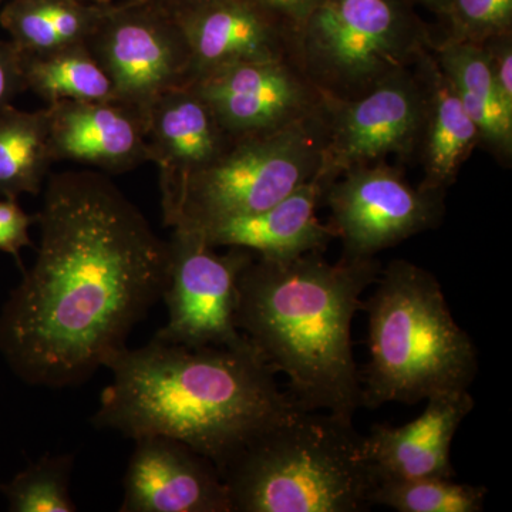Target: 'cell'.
I'll return each mask as SVG.
<instances>
[{
  "instance_id": "cell-1",
  "label": "cell",
  "mask_w": 512,
  "mask_h": 512,
  "mask_svg": "<svg viewBox=\"0 0 512 512\" xmlns=\"http://www.w3.org/2000/svg\"><path fill=\"white\" fill-rule=\"evenodd\" d=\"M36 222L35 264L0 309V355L29 386H82L163 298L168 244L94 171L52 175Z\"/></svg>"
},
{
  "instance_id": "cell-2",
  "label": "cell",
  "mask_w": 512,
  "mask_h": 512,
  "mask_svg": "<svg viewBox=\"0 0 512 512\" xmlns=\"http://www.w3.org/2000/svg\"><path fill=\"white\" fill-rule=\"evenodd\" d=\"M96 429L131 440L164 436L210 458L220 471L249 441L299 407L247 338L235 346L185 348L154 339L116 353Z\"/></svg>"
},
{
  "instance_id": "cell-3",
  "label": "cell",
  "mask_w": 512,
  "mask_h": 512,
  "mask_svg": "<svg viewBox=\"0 0 512 512\" xmlns=\"http://www.w3.org/2000/svg\"><path fill=\"white\" fill-rule=\"evenodd\" d=\"M380 271L376 258L332 264L323 252H309L291 259L255 255L242 272L237 328L285 375L301 409L353 420L362 407L352 323Z\"/></svg>"
},
{
  "instance_id": "cell-4",
  "label": "cell",
  "mask_w": 512,
  "mask_h": 512,
  "mask_svg": "<svg viewBox=\"0 0 512 512\" xmlns=\"http://www.w3.org/2000/svg\"><path fill=\"white\" fill-rule=\"evenodd\" d=\"M363 302L369 360L362 407L416 404L436 394L470 390L477 376L476 345L460 328L439 279L404 259L390 262Z\"/></svg>"
},
{
  "instance_id": "cell-5",
  "label": "cell",
  "mask_w": 512,
  "mask_h": 512,
  "mask_svg": "<svg viewBox=\"0 0 512 512\" xmlns=\"http://www.w3.org/2000/svg\"><path fill=\"white\" fill-rule=\"evenodd\" d=\"M232 512H362L377 483L353 420L296 407L221 470Z\"/></svg>"
},
{
  "instance_id": "cell-6",
  "label": "cell",
  "mask_w": 512,
  "mask_h": 512,
  "mask_svg": "<svg viewBox=\"0 0 512 512\" xmlns=\"http://www.w3.org/2000/svg\"><path fill=\"white\" fill-rule=\"evenodd\" d=\"M434 45L413 0H319L293 35L292 60L323 100H355Z\"/></svg>"
},
{
  "instance_id": "cell-7",
  "label": "cell",
  "mask_w": 512,
  "mask_h": 512,
  "mask_svg": "<svg viewBox=\"0 0 512 512\" xmlns=\"http://www.w3.org/2000/svg\"><path fill=\"white\" fill-rule=\"evenodd\" d=\"M323 144V111L272 133L237 138L191 175L168 227H204L268 210L315 180Z\"/></svg>"
},
{
  "instance_id": "cell-8",
  "label": "cell",
  "mask_w": 512,
  "mask_h": 512,
  "mask_svg": "<svg viewBox=\"0 0 512 512\" xmlns=\"http://www.w3.org/2000/svg\"><path fill=\"white\" fill-rule=\"evenodd\" d=\"M86 45L110 77L116 100L144 117L164 94L194 82L181 26L150 0L107 6Z\"/></svg>"
},
{
  "instance_id": "cell-9",
  "label": "cell",
  "mask_w": 512,
  "mask_h": 512,
  "mask_svg": "<svg viewBox=\"0 0 512 512\" xmlns=\"http://www.w3.org/2000/svg\"><path fill=\"white\" fill-rule=\"evenodd\" d=\"M444 192L413 187L399 165H356L323 191L329 225L342 242V258H376L384 249L439 227L446 205Z\"/></svg>"
},
{
  "instance_id": "cell-10",
  "label": "cell",
  "mask_w": 512,
  "mask_h": 512,
  "mask_svg": "<svg viewBox=\"0 0 512 512\" xmlns=\"http://www.w3.org/2000/svg\"><path fill=\"white\" fill-rule=\"evenodd\" d=\"M168 244L163 298L168 319L154 339L185 348L235 346L244 342L235 322L239 278L255 258L231 247L218 254L195 229L174 227Z\"/></svg>"
},
{
  "instance_id": "cell-11",
  "label": "cell",
  "mask_w": 512,
  "mask_h": 512,
  "mask_svg": "<svg viewBox=\"0 0 512 512\" xmlns=\"http://www.w3.org/2000/svg\"><path fill=\"white\" fill-rule=\"evenodd\" d=\"M424 117L426 90L416 66L355 100H325V144L315 180L325 191L356 165L419 157Z\"/></svg>"
},
{
  "instance_id": "cell-12",
  "label": "cell",
  "mask_w": 512,
  "mask_h": 512,
  "mask_svg": "<svg viewBox=\"0 0 512 512\" xmlns=\"http://www.w3.org/2000/svg\"><path fill=\"white\" fill-rule=\"evenodd\" d=\"M192 86L232 140L312 119L325 107L322 94L291 57L225 67L198 77Z\"/></svg>"
},
{
  "instance_id": "cell-13",
  "label": "cell",
  "mask_w": 512,
  "mask_h": 512,
  "mask_svg": "<svg viewBox=\"0 0 512 512\" xmlns=\"http://www.w3.org/2000/svg\"><path fill=\"white\" fill-rule=\"evenodd\" d=\"M120 512H232L220 468L181 441L134 440Z\"/></svg>"
},
{
  "instance_id": "cell-14",
  "label": "cell",
  "mask_w": 512,
  "mask_h": 512,
  "mask_svg": "<svg viewBox=\"0 0 512 512\" xmlns=\"http://www.w3.org/2000/svg\"><path fill=\"white\" fill-rule=\"evenodd\" d=\"M173 15L190 47L194 82L237 64L292 59L293 30L258 0H198Z\"/></svg>"
},
{
  "instance_id": "cell-15",
  "label": "cell",
  "mask_w": 512,
  "mask_h": 512,
  "mask_svg": "<svg viewBox=\"0 0 512 512\" xmlns=\"http://www.w3.org/2000/svg\"><path fill=\"white\" fill-rule=\"evenodd\" d=\"M146 121L148 154L160 171L168 227L191 175L214 163L234 140L192 84L164 94L148 110Z\"/></svg>"
},
{
  "instance_id": "cell-16",
  "label": "cell",
  "mask_w": 512,
  "mask_h": 512,
  "mask_svg": "<svg viewBox=\"0 0 512 512\" xmlns=\"http://www.w3.org/2000/svg\"><path fill=\"white\" fill-rule=\"evenodd\" d=\"M53 160L126 173L148 163L147 121L119 101L63 100L47 104Z\"/></svg>"
},
{
  "instance_id": "cell-17",
  "label": "cell",
  "mask_w": 512,
  "mask_h": 512,
  "mask_svg": "<svg viewBox=\"0 0 512 512\" xmlns=\"http://www.w3.org/2000/svg\"><path fill=\"white\" fill-rule=\"evenodd\" d=\"M474 406L470 390L436 394L416 420L400 427L373 426L363 436V453L377 481L456 477L451 444Z\"/></svg>"
},
{
  "instance_id": "cell-18",
  "label": "cell",
  "mask_w": 512,
  "mask_h": 512,
  "mask_svg": "<svg viewBox=\"0 0 512 512\" xmlns=\"http://www.w3.org/2000/svg\"><path fill=\"white\" fill-rule=\"evenodd\" d=\"M322 198L323 187L313 180L268 210L191 229L211 247L244 248L262 258L325 252L336 237L332 227L318 218Z\"/></svg>"
},
{
  "instance_id": "cell-19",
  "label": "cell",
  "mask_w": 512,
  "mask_h": 512,
  "mask_svg": "<svg viewBox=\"0 0 512 512\" xmlns=\"http://www.w3.org/2000/svg\"><path fill=\"white\" fill-rule=\"evenodd\" d=\"M417 73L426 90V117L419 158L423 190L444 192L456 183L461 167L480 147V133L468 116L456 87L441 69L433 47L420 57Z\"/></svg>"
},
{
  "instance_id": "cell-20",
  "label": "cell",
  "mask_w": 512,
  "mask_h": 512,
  "mask_svg": "<svg viewBox=\"0 0 512 512\" xmlns=\"http://www.w3.org/2000/svg\"><path fill=\"white\" fill-rule=\"evenodd\" d=\"M433 53L480 133V147L503 164L512 163V110L495 86L487 53L478 43L441 39Z\"/></svg>"
},
{
  "instance_id": "cell-21",
  "label": "cell",
  "mask_w": 512,
  "mask_h": 512,
  "mask_svg": "<svg viewBox=\"0 0 512 512\" xmlns=\"http://www.w3.org/2000/svg\"><path fill=\"white\" fill-rule=\"evenodd\" d=\"M107 6L82 0H10L0 12V26L23 55H40L86 43Z\"/></svg>"
},
{
  "instance_id": "cell-22",
  "label": "cell",
  "mask_w": 512,
  "mask_h": 512,
  "mask_svg": "<svg viewBox=\"0 0 512 512\" xmlns=\"http://www.w3.org/2000/svg\"><path fill=\"white\" fill-rule=\"evenodd\" d=\"M53 163L47 107L0 111V197L39 194Z\"/></svg>"
},
{
  "instance_id": "cell-23",
  "label": "cell",
  "mask_w": 512,
  "mask_h": 512,
  "mask_svg": "<svg viewBox=\"0 0 512 512\" xmlns=\"http://www.w3.org/2000/svg\"><path fill=\"white\" fill-rule=\"evenodd\" d=\"M23 79L47 101H117L113 83L86 43L40 55H23Z\"/></svg>"
},
{
  "instance_id": "cell-24",
  "label": "cell",
  "mask_w": 512,
  "mask_h": 512,
  "mask_svg": "<svg viewBox=\"0 0 512 512\" xmlns=\"http://www.w3.org/2000/svg\"><path fill=\"white\" fill-rule=\"evenodd\" d=\"M487 495L484 485L456 483L453 478H386L377 481L370 505L399 512H481Z\"/></svg>"
},
{
  "instance_id": "cell-25",
  "label": "cell",
  "mask_w": 512,
  "mask_h": 512,
  "mask_svg": "<svg viewBox=\"0 0 512 512\" xmlns=\"http://www.w3.org/2000/svg\"><path fill=\"white\" fill-rule=\"evenodd\" d=\"M74 466L72 454L40 457L19 471L0 493L10 512H74L77 505L70 494Z\"/></svg>"
},
{
  "instance_id": "cell-26",
  "label": "cell",
  "mask_w": 512,
  "mask_h": 512,
  "mask_svg": "<svg viewBox=\"0 0 512 512\" xmlns=\"http://www.w3.org/2000/svg\"><path fill=\"white\" fill-rule=\"evenodd\" d=\"M444 39L481 43L512 33V0H448Z\"/></svg>"
},
{
  "instance_id": "cell-27",
  "label": "cell",
  "mask_w": 512,
  "mask_h": 512,
  "mask_svg": "<svg viewBox=\"0 0 512 512\" xmlns=\"http://www.w3.org/2000/svg\"><path fill=\"white\" fill-rule=\"evenodd\" d=\"M36 215H29L20 207L18 200L0 197V252L12 255L20 264V252L32 247L30 227Z\"/></svg>"
},
{
  "instance_id": "cell-28",
  "label": "cell",
  "mask_w": 512,
  "mask_h": 512,
  "mask_svg": "<svg viewBox=\"0 0 512 512\" xmlns=\"http://www.w3.org/2000/svg\"><path fill=\"white\" fill-rule=\"evenodd\" d=\"M487 53L488 66L498 92L512 110V33L481 43Z\"/></svg>"
},
{
  "instance_id": "cell-29",
  "label": "cell",
  "mask_w": 512,
  "mask_h": 512,
  "mask_svg": "<svg viewBox=\"0 0 512 512\" xmlns=\"http://www.w3.org/2000/svg\"><path fill=\"white\" fill-rule=\"evenodd\" d=\"M25 90L22 52L10 40L0 42V111L12 106Z\"/></svg>"
},
{
  "instance_id": "cell-30",
  "label": "cell",
  "mask_w": 512,
  "mask_h": 512,
  "mask_svg": "<svg viewBox=\"0 0 512 512\" xmlns=\"http://www.w3.org/2000/svg\"><path fill=\"white\" fill-rule=\"evenodd\" d=\"M258 2L271 10L279 19L284 20L295 35L296 30L301 28L312 10L316 8L319 0H258Z\"/></svg>"
},
{
  "instance_id": "cell-31",
  "label": "cell",
  "mask_w": 512,
  "mask_h": 512,
  "mask_svg": "<svg viewBox=\"0 0 512 512\" xmlns=\"http://www.w3.org/2000/svg\"><path fill=\"white\" fill-rule=\"evenodd\" d=\"M150 2L156 3L160 8L168 10L170 13H175L178 10L187 8L192 3L198 2V0H150Z\"/></svg>"
},
{
  "instance_id": "cell-32",
  "label": "cell",
  "mask_w": 512,
  "mask_h": 512,
  "mask_svg": "<svg viewBox=\"0 0 512 512\" xmlns=\"http://www.w3.org/2000/svg\"><path fill=\"white\" fill-rule=\"evenodd\" d=\"M417 2H420L424 8H427L431 10V12L436 13V15L441 16V18H443L448 5V0H417Z\"/></svg>"
},
{
  "instance_id": "cell-33",
  "label": "cell",
  "mask_w": 512,
  "mask_h": 512,
  "mask_svg": "<svg viewBox=\"0 0 512 512\" xmlns=\"http://www.w3.org/2000/svg\"><path fill=\"white\" fill-rule=\"evenodd\" d=\"M82 2L93 3V5H114V3L136 2V0H82Z\"/></svg>"
}]
</instances>
